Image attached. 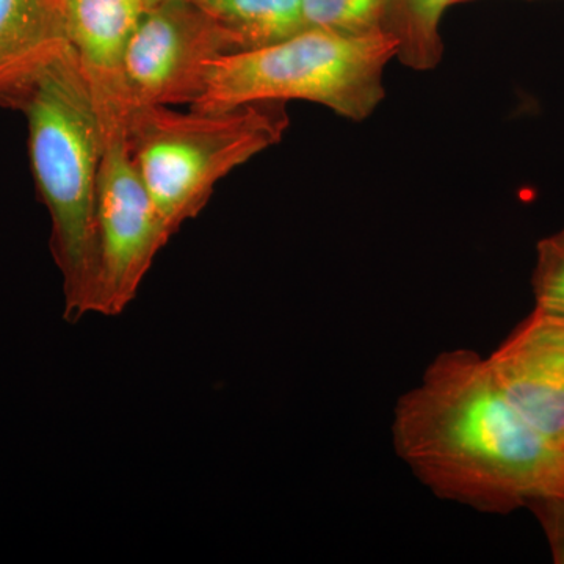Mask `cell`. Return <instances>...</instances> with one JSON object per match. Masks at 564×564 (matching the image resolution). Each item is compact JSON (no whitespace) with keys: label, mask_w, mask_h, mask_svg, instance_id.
Instances as JSON below:
<instances>
[{"label":"cell","mask_w":564,"mask_h":564,"mask_svg":"<svg viewBox=\"0 0 564 564\" xmlns=\"http://www.w3.org/2000/svg\"><path fill=\"white\" fill-rule=\"evenodd\" d=\"M150 0H63L66 36L98 98H121V63Z\"/></svg>","instance_id":"9"},{"label":"cell","mask_w":564,"mask_h":564,"mask_svg":"<svg viewBox=\"0 0 564 564\" xmlns=\"http://www.w3.org/2000/svg\"><path fill=\"white\" fill-rule=\"evenodd\" d=\"M527 507L543 527L554 563L564 564V489L533 497Z\"/></svg>","instance_id":"14"},{"label":"cell","mask_w":564,"mask_h":564,"mask_svg":"<svg viewBox=\"0 0 564 564\" xmlns=\"http://www.w3.org/2000/svg\"><path fill=\"white\" fill-rule=\"evenodd\" d=\"M475 2V0H455V3Z\"/></svg>","instance_id":"15"},{"label":"cell","mask_w":564,"mask_h":564,"mask_svg":"<svg viewBox=\"0 0 564 564\" xmlns=\"http://www.w3.org/2000/svg\"><path fill=\"white\" fill-rule=\"evenodd\" d=\"M395 57L388 32L350 36L306 29L273 46L223 55L191 109L307 101L364 121L383 101L386 66Z\"/></svg>","instance_id":"4"},{"label":"cell","mask_w":564,"mask_h":564,"mask_svg":"<svg viewBox=\"0 0 564 564\" xmlns=\"http://www.w3.org/2000/svg\"><path fill=\"white\" fill-rule=\"evenodd\" d=\"M232 52L217 22L195 0L152 3L122 57L126 111L135 106H195L214 62Z\"/></svg>","instance_id":"6"},{"label":"cell","mask_w":564,"mask_h":564,"mask_svg":"<svg viewBox=\"0 0 564 564\" xmlns=\"http://www.w3.org/2000/svg\"><path fill=\"white\" fill-rule=\"evenodd\" d=\"M393 444L436 496L488 513L564 489V448L519 414L469 350L443 352L400 399Z\"/></svg>","instance_id":"1"},{"label":"cell","mask_w":564,"mask_h":564,"mask_svg":"<svg viewBox=\"0 0 564 564\" xmlns=\"http://www.w3.org/2000/svg\"><path fill=\"white\" fill-rule=\"evenodd\" d=\"M69 47L63 0H0V107L20 111Z\"/></svg>","instance_id":"8"},{"label":"cell","mask_w":564,"mask_h":564,"mask_svg":"<svg viewBox=\"0 0 564 564\" xmlns=\"http://www.w3.org/2000/svg\"><path fill=\"white\" fill-rule=\"evenodd\" d=\"M95 101L102 126L96 184L99 280L95 313L113 317L135 299L155 256L173 236L133 163L124 106L109 99Z\"/></svg>","instance_id":"5"},{"label":"cell","mask_w":564,"mask_h":564,"mask_svg":"<svg viewBox=\"0 0 564 564\" xmlns=\"http://www.w3.org/2000/svg\"><path fill=\"white\" fill-rule=\"evenodd\" d=\"M36 191L51 217L66 322L95 313L99 280L96 184L102 126L90 80L73 47L41 74L22 104Z\"/></svg>","instance_id":"2"},{"label":"cell","mask_w":564,"mask_h":564,"mask_svg":"<svg viewBox=\"0 0 564 564\" xmlns=\"http://www.w3.org/2000/svg\"><path fill=\"white\" fill-rule=\"evenodd\" d=\"M486 361L519 414L564 448V318L534 307Z\"/></svg>","instance_id":"7"},{"label":"cell","mask_w":564,"mask_h":564,"mask_svg":"<svg viewBox=\"0 0 564 564\" xmlns=\"http://www.w3.org/2000/svg\"><path fill=\"white\" fill-rule=\"evenodd\" d=\"M306 29L366 36L384 31L386 0H303Z\"/></svg>","instance_id":"12"},{"label":"cell","mask_w":564,"mask_h":564,"mask_svg":"<svg viewBox=\"0 0 564 564\" xmlns=\"http://www.w3.org/2000/svg\"><path fill=\"white\" fill-rule=\"evenodd\" d=\"M155 2H161V0H150L151 6H152V3H155Z\"/></svg>","instance_id":"16"},{"label":"cell","mask_w":564,"mask_h":564,"mask_svg":"<svg viewBox=\"0 0 564 564\" xmlns=\"http://www.w3.org/2000/svg\"><path fill=\"white\" fill-rule=\"evenodd\" d=\"M455 0H386L384 31L395 40L397 61L425 73L444 57L441 24Z\"/></svg>","instance_id":"11"},{"label":"cell","mask_w":564,"mask_h":564,"mask_svg":"<svg viewBox=\"0 0 564 564\" xmlns=\"http://www.w3.org/2000/svg\"><path fill=\"white\" fill-rule=\"evenodd\" d=\"M237 52L273 46L306 31L303 0H195Z\"/></svg>","instance_id":"10"},{"label":"cell","mask_w":564,"mask_h":564,"mask_svg":"<svg viewBox=\"0 0 564 564\" xmlns=\"http://www.w3.org/2000/svg\"><path fill=\"white\" fill-rule=\"evenodd\" d=\"M289 124L285 102L191 111L135 106L126 111L133 163L172 236L207 206L229 173L280 143Z\"/></svg>","instance_id":"3"},{"label":"cell","mask_w":564,"mask_h":564,"mask_svg":"<svg viewBox=\"0 0 564 564\" xmlns=\"http://www.w3.org/2000/svg\"><path fill=\"white\" fill-rule=\"evenodd\" d=\"M532 285L534 307L564 318V229L538 243Z\"/></svg>","instance_id":"13"}]
</instances>
